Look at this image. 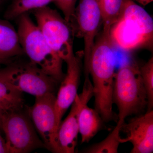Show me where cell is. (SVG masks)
<instances>
[{
	"mask_svg": "<svg viewBox=\"0 0 153 153\" xmlns=\"http://www.w3.org/2000/svg\"><path fill=\"white\" fill-rule=\"evenodd\" d=\"M114 46L109 33L102 31L91 50L88 73L92 79L95 109L104 122L117 121L113 110L112 93L114 84L115 59Z\"/></svg>",
	"mask_w": 153,
	"mask_h": 153,
	"instance_id": "obj_1",
	"label": "cell"
},
{
	"mask_svg": "<svg viewBox=\"0 0 153 153\" xmlns=\"http://www.w3.org/2000/svg\"><path fill=\"white\" fill-rule=\"evenodd\" d=\"M109 36L114 46L126 52L151 47L153 19L133 0H125L121 14L111 27Z\"/></svg>",
	"mask_w": 153,
	"mask_h": 153,
	"instance_id": "obj_2",
	"label": "cell"
},
{
	"mask_svg": "<svg viewBox=\"0 0 153 153\" xmlns=\"http://www.w3.org/2000/svg\"><path fill=\"white\" fill-rule=\"evenodd\" d=\"M17 19L20 43L30 62L60 83L65 75L63 60L49 46L28 13L23 14Z\"/></svg>",
	"mask_w": 153,
	"mask_h": 153,
	"instance_id": "obj_3",
	"label": "cell"
},
{
	"mask_svg": "<svg viewBox=\"0 0 153 153\" xmlns=\"http://www.w3.org/2000/svg\"><path fill=\"white\" fill-rule=\"evenodd\" d=\"M112 100L118 110L120 122H125L130 116L143 113L147 108L146 93L140 66L136 62L125 63L115 73Z\"/></svg>",
	"mask_w": 153,
	"mask_h": 153,
	"instance_id": "obj_4",
	"label": "cell"
},
{
	"mask_svg": "<svg viewBox=\"0 0 153 153\" xmlns=\"http://www.w3.org/2000/svg\"><path fill=\"white\" fill-rule=\"evenodd\" d=\"M0 79L14 89L35 97L55 93L60 84L30 62L12 63L0 69Z\"/></svg>",
	"mask_w": 153,
	"mask_h": 153,
	"instance_id": "obj_5",
	"label": "cell"
},
{
	"mask_svg": "<svg viewBox=\"0 0 153 153\" xmlns=\"http://www.w3.org/2000/svg\"><path fill=\"white\" fill-rule=\"evenodd\" d=\"M27 112L23 109L3 112L2 131L5 135L9 153H28L46 149Z\"/></svg>",
	"mask_w": 153,
	"mask_h": 153,
	"instance_id": "obj_6",
	"label": "cell"
},
{
	"mask_svg": "<svg viewBox=\"0 0 153 153\" xmlns=\"http://www.w3.org/2000/svg\"><path fill=\"white\" fill-rule=\"evenodd\" d=\"M37 26L52 49L63 61L73 51L71 25L55 10L46 6L33 11Z\"/></svg>",
	"mask_w": 153,
	"mask_h": 153,
	"instance_id": "obj_7",
	"label": "cell"
},
{
	"mask_svg": "<svg viewBox=\"0 0 153 153\" xmlns=\"http://www.w3.org/2000/svg\"><path fill=\"white\" fill-rule=\"evenodd\" d=\"M102 23V16L98 0H80L75 8L71 26L74 36L84 41V73H88V61L95 44L96 37Z\"/></svg>",
	"mask_w": 153,
	"mask_h": 153,
	"instance_id": "obj_8",
	"label": "cell"
},
{
	"mask_svg": "<svg viewBox=\"0 0 153 153\" xmlns=\"http://www.w3.org/2000/svg\"><path fill=\"white\" fill-rule=\"evenodd\" d=\"M56 100L54 93L36 97L35 103L28 108L27 112L46 149L52 153H59Z\"/></svg>",
	"mask_w": 153,
	"mask_h": 153,
	"instance_id": "obj_9",
	"label": "cell"
},
{
	"mask_svg": "<svg viewBox=\"0 0 153 153\" xmlns=\"http://www.w3.org/2000/svg\"><path fill=\"white\" fill-rule=\"evenodd\" d=\"M93 97V85L89 76L85 77L82 92L77 94L67 117L61 121L57 131L59 153L75 152L79 134L78 115L82 105Z\"/></svg>",
	"mask_w": 153,
	"mask_h": 153,
	"instance_id": "obj_10",
	"label": "cell"
},
{
	"mask_svg": "<svg viewBox=\"0 0 153 153\" xmlns=\"http://www.w3.org/2000/svg\"><path fill=\"white\" fill-rule=\"evenodd\" d=\"M121 143H131V153H152L153 152V110L125 122L121 126Z\"/></svg>",
	"mask_w": 153,
	"mask_h": 153,
	"instance_id": "obj_11",
	"label": "cell"
},
{
	"mask_svg": "<svg viewBox=\"0 0 153 153\" xmlns=\"http://www.w3.org/2000/svg\"><path fill=\"white\" fill-rule=\"evenodd\" d=\"M82 55V54H75L73 52L64 60L67 65V71L60 82L55 104L59 126L62 121V117L78 94L77 91L81 76Z\"/></svg>",
	"mask_w": 153,
	"mask_h": 153,
	"instance_id": "obj_12",
	"label": "cell"
},
{
	"mask_svg": "<svg viewBox=\"0 0 153 153\" xmlns=\"http://www.w3.org/2000/svg\"><path fill=\"white\" fill-rule=\"evenodd\" d=\"M25 54L18 32L8 20L0 19V59L10 62Z\"/></svg>",
	"mask_w": 153,
	"mask_h": 153,
	"instance_id": "obj_13",
	"label": "cell"
},
{
	"mask_svg": "<svg viewBox=\"0 0 153 153\" xmlns=\"http://www.w3.org/2000/svg\"><path fill=\"white\" fill-rule=\"evenodd\" d=\"M87 104L82 105L78 115L79 133L82 143L89 142L101 129L104 123L98 112Z\"/></svg>",
	"mask_w": 153,
	"mask_h": 153,
	"instance_id": "obj_14",
	"label": "cell"
},
{
	"mask_svg": "<svg viewBox=\"0 0 153 153\" xmlns=\"http://www.w3.org/2000/svg\"><path fill=\"white\" fill-rule=\"evenodd\" d=\"M24 107L23 92L11 87L0 79V109L3 112L21 110Z\"/></svg>",
	"mask_w": 153,
	"mask_h": 153,
	"instance_id": "obj_15",
	"label": "cell"
},
{
	"mask_svg": "<svg viewBox=\"0 0 153 153\" xmlns=\"http://www.w3.org/2000/svg\"><path fill=\"white\" fill-rule=\"evenodd\" d=\"M101 9L103 32L110 33L113 25L119 18L125 0H98Z\"/></svg>",
	"mask_w": 153,
	"mask_h": 153,
	"instance_id": "obj_16",
	"label": "cell"
},
{
	"mask_svg": "<svg viewBox=\"0 0 153 153\" xmlns=\"http://www.w3.org/2000/svg\"><path fill=\"white\" fill-rule=\"evenodd\" d=\"M54 0H13L7 9L4 17L7 20L17 19L28 12L47 6Z\"/></svg>",
	"mask_w": 153,
	"mask_h": 153,
	"instance_id": "obj_17",
	"label": "cell"
},
{
	"mask_svg": "<svg viewBox=\"0 0 153 153\" xmlns=\"http://www.w3.org/2000/svg\"><path fill=\"white\" fill-rule=\"evenodd\" d=\"M124 123L117 121L112 131L100 142L90 146L83 151L86 153H117L121 143L120 129Z\"/></svg>",
	"mask_w": 153,
	"mask_h": 153,
	"instance_id": "obj_18",
	"label": "cell"
},
{
	"mask_svg": "<svg viewBox=\"0 0 153 153\" xmlns=\"http://www.w3.org/2000/svg\"><path fill=\"white\" fill-rule=\"evenodd\" d=\"M140 73L147 98V111L153 108V57L150 58L143 66L140 67Z\"/></svg>",
	"mask_w": 153,
	"mask_h": 153,
	"instance_id": "obj_19",
	"label": "cell"
},
{
	"mask_svg": "<svg viewBox=\"0 0 153 153\" xmlns=\"http://www.w3.org/2000/svg\"><path fill=\"white\" fill-rule=\"evenodd\" d=\"M76 0H54L58 8L62 11L64 19L70 25L73 22Z\"/></svg>",
	"mask_w": 153,
	"mask_h": 153,
	"instance_id": "obj_20",
	"label": "cell"
},
{
	"mask_svg": "<svg viewBox=\"0 0 153 153\" xmlns=\"http://www.w3.org/2000/svg\"><path fill=\"white\" fill-rule=\"evenodd\" d=\"M0 153H9L6 140L0 134Z\"/></svg>",
	"mask_w": 153,
	"mask_h": 153,
	"instance_id": "obj_21",
	"label": "cell"
},
{
	"mask_svg": "<svg viewBox=\"0 0 153 153\" xmlns=\"http://www.w3.org/2000/svg\"><path fill=\"white\" fill-rule=\"evenodd\" d=\"M137 2L139 3L143 6H146L153 1V0H135Z\"/></svg>",
	"mask_w": 153,
	"mask_h": 153,
	"instance_id": "obj_22",
	"label": "cell"
},
{
	"mask_svg": "<svg viewBox=\"0 0 153 153\" xmlns=\"http://www.w3.org/2000/svg\"><path fill=\"white\" fill-rule=\"evenodd\" d=\"M3 111L1 110L0 109V130L2 131V116L3 113Z\"/></svg>",
	"mask_w": 153,
	"mask_h": 153,
	"instance_id": "obj_23",
	"label": "cell"
},
{
	"mask_svg": "<svg viewBox=\"0 0 153 153\" xmlns=\"http://www.w3.org/2000/svg\"><path fill=\"white\" fill-rule=\"evenodd\" d=\"M10 61L0 59V65H1V64H5V63H10Z\"/></svg>",
	"mask_w": 153,
	"mask_h": 153,
	"instance_id": "obj_24",
	"label": "cell"
},
{
	"mask_svg": "<svg viewBox=\"0 0 153 153\" xmlns=\"http://www.w3.org/2000/svg\"><path fill=\"white\" fill-rule=\"evenodd\" d=\"M2 1H3V0H0V3H1V2Z\"/></svg>",
	"mask_w": 153,
	"mask_h": 153,
	"instance_id": "obj_25",
	"label": "cell"
}]
</instances>
